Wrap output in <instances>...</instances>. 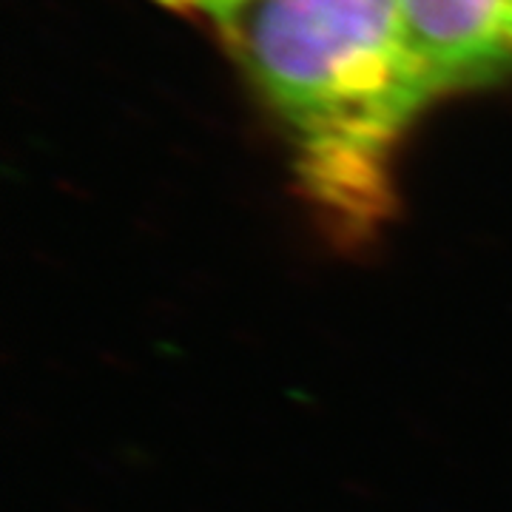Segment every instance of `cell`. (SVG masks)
I'll use <instances>...</instances> for the list:
<instances>
[{"mask_svg":"<svg viewBox=\"0 0 512 512\" xmlns=\"http://www.w3.org/2000/svg\"><path fill=\"white\" fill-rule=\"evenodd\" d=\"M399 15L436 97L512 77V0H399Z\"/></svg>","mask_w":512,"mask_h":512,"instance_id":"cell-2","label":"cell"},{"mask_svg":"<svg viewBox=\"0 0 512 512\" xmlns=\"http://www.w3.org/2000/svg\"><path fill=\"white\" fill-rule=\"evenodd\" d=\"M165 9L183 12V15H200L208 18L217 26H225L228 20L239 15L245 6H251L254 0H157Z\"/></svg>","mask_w":512,"mask_h":512,"instance_id":"cell-3","label":"cell"},{"mask_svg":"<svg viewBox=\"0 0 512 512\" xmlns=\"http://www.w3.org/2000/svg\"><path fill=\"white\" fill-rule=\"evenodd\" d=\"M293 148L302 191L362 228L390 208V163L439 97L399 0H254L220 26Z\"/></svg>","mask_w":512,"mask_h":512,"instance_id":"cell-1","label":"cell"}]
</instances>
